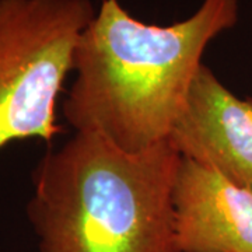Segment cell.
Segmentation results:
<instances>
[{"mask_svg":"<svg viewBox=\"0 0 252 252\" xmlns=\"http://www.w3.org/2000/svg\"><path fill=\"white\" fill-rule=\"evenodd\" d=\"M238 17L240 0H203L190 17L162 27L104 0L76 46L66 122L129 153L167 140L207 45Z\"/></svg>","mask_w":252,"mask_h":252,"instance_id":"6da1fadb","label":"cell"},{"mask_svg":"<svg viewBox=\"0 0 252 252\" xmlns=\"http://www.w3.org/2000/svg\"><path fill=\"white\" fill-rule=\"evenodd\" d=\"M181 156L167 139L129 153L93 132L48 150L26 212L39 252H181L172 190Z\"/></svg>","mask_w":252,"mask_h":252,"instance_id":"7a4b0ae2","label":"cell"},{"mask_svg":"<svg viewBox=\"0 0 252 252\" xmlns=\"http://www.w3.org/2000/svg\"><path fill=\"white\" fill-rule=\"evenodd\" d=\"M95 13L91 0H0V150L61 133L56 104Z\"/></svg>","mask_w":252,"mask_h":252,"instance_id":"3957f363","label":"cell"},{"mask_svg":"<svg viewBox=\"0 0 252 252\" xmlns=\"http://www.w3.org/2000/svg\"><path fill=\"white\" fill-rule=\"evenodd\" d=\"M168 140L181 158L252 190V97H237L205 63Z\"/></svg>","mask_w":252,"mask_h":252,"instance_id":"277c9868","label":"cell"},{"mask_svg":"<svg viewBox=\"0 0 252 252\" xmlns=\"http://www.w3.org/2000/svg\"><path fill=\"white\" fill-rule=\"evenodd\" d=\"M172 205L181 252H252V190L181 158Z\"/></svg>","mask_w":252,"mask_h":252,"instance_id":"5b68a950","label":"cell"}]
</instances>
